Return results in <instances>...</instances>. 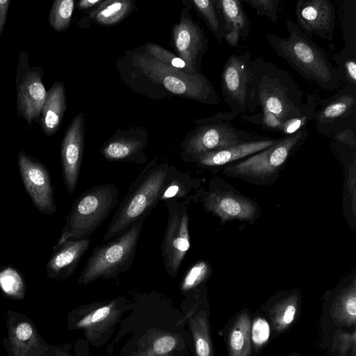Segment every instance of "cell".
I'll list each match as a JSON object with an SVG mask.
<instances>
[{
  "label": "cell",
  "instance_id": "cb8c5ba5",
  "mask_svg": "<svg viewBox=\"0 0 356 356\" xmlns=\"http://www.w3.org/2000/svg\"><path fill=\"white\" fill-rule=\"evenodd\" d=\"M199 186L197 179L170 165L161 196V201L175 199L184 200L189 202L194 197L192 192H196Z\"/></svg>",
  "mask_w": 356,
  "mask_h": 356
},
{
  "label": "cell",
  "instance_id": "d590c367",
  "mask_svg": "<svg viewBox=\"0 0 356 356\" xmlns=\"http://www.w3.org/2000/svg\"><path fill=\"white\" fill-rule=\"evenodd\" d=\"M211 268L205 260L201 259L194 263L184 275L179 288L182 293L195 289L210 276Z\"/></svg>",
  "mask_w": 356,
  "mask_h": 356
},
{
  "label": "cell",
  "instance_id": "5b68a950",
  "mask_svg": "<svg viewBox=\"0 0 356 356\" xmlns=\"http://www.w3.org/2000/svg\"><path fill=\"white\" fill-rule=\"evenodd\" d=\"M145 218L138 219L119 235L95 247L80 273L78 284L87 285L99 278H115L126 272L134 259Z\"/></svg>",
  "mask_w": 356,
  "mask_h": 356
},
{
  "label": "cell",
  "instance_id": "836d02e7",
  "mask_svg": "<svg viewBox=\"0 0 356 356\" xmlns=\"http://www.w3.org/2000/svg\"><path fill=\"white\" fill-rule=\"evenodd\" d=\"M0 289L11 298L22 299L24 298V282L17 269L8 266L0 270Z\"/></svg>",
  "mask_w": 356,
  "mask_h": 356
},
{
  "label": "cell",
  "instance_id": "c3c4849f",
  "mask_svg": "<svg viewBox=\"0 0 356 356\" xmlns=\"http://www.w3.org/2000/svg\"><path fill=\"white\" fill-rule=\"evenodd\" d=\"M51 355V356H72L68 353H67L64 350H58V349H55L54 350H53Z\"/></svg>",
  "mask_w": 356,
  "mask_h": 356
},
{
  "label": "cell",
  "instance_id": "7dc6e473",
  "mask_svg": "<svg viewBox=\"0 0 356 356\" xmlns=\"http://www.w3.org/2000/svg\"><path fill=\"white\" fill-rule=\"evenodd\" d=\"M102 2L101 0H81L78 2V8L81 10L96 8Z\"/></svg>",
  "mask_w": 356,
  "mask_h": 356
},
{
  "label": "cell",
  "instance_id": "4fadbf2b",
  "mask_svg": "<svg viewBox=\"0 0 356 356\" xmlns=\"http://www.w3.org/2000/svg\"><path fill=\"white\" fill-rule=\"evenodd\" d=\"M298 28L308 37L318 35L332 41L334 30L336 11L328 0H300L295 9Z\"/></svg>",
  "mask_w": 356,
  "mask_h": 356
},
{
  "label": "cell",
  "instance_id": "277c9868",
  "mask_svg": "<svg viewBox=\"0 0 356 356\" xmlns=\"http://www.w3.org/2000/svg\"><path fill=\"white\" fill-rule=\"evenodd\" d=\"M118 189L113 184L89 188L74 201L60 238L53 249L67 241L90 238L116 207Z\"/></svg>",
  "mask_w": 356,
  "mask_h": 356
},
{
  "label": "cell",
  "instance_id": "5bb4252c",
  "mask_svg": "<svg viewBox=\"0 0 356 356\" xmlns=\"http://www.w3.org/2000/svg\"><path fill=\"white\" fill-rule=\"evenodd\" d=\"M201 201L204 209L217 216L221 222L232 220H254L257 207L249 198L238 193L220 191L210 187L202 193Z\"/></svg>",
  "mask_w": 356,
  "mask_h": 356
},
{
  "label": "cell",
  "instance_id": "484cf974",
  "mask_svg": "<svg viewBox=\"0 0 356 356\" xmlns=\"http://www.w3.org/2000/svg\"><path fill=\"white\" fill-rule=\"evenodd\" d=\"M332 317L339 324L353 325L356 321V277L353 278L334 300Z\"/></svg>",
  "mask_w": 356,
  "mask_h": 356
},
{
  "label": "cell",
  "instance_id": "bcb514c9",
  "mask_svg": "<svg viewBox=\"0 0 356 356\" xmlns=\"http://www.w3.org/2000/svg\"><path fill=\"white\" fill-rule=\"evenodd\" d=\"M10 0H0V38L6 24Z\"/></svg>",
  "mask_w": 356,
  "mask_h": 356
},
{
  "label": "cell",
  "instance_id": "f35d334b",
  "mask_svg": "<svg viewBox=\"0 0 356 356\" xmlns=\"http://www.w3.org/2000/svg\"><path fill=\"white\" fill-rule=\"evenodd\" d=\"M258 15L268 17L272 22L276 23L280 0H245Z\"/></svg>",
  "mask_w": 356,
  "mask_h": 356
},
{
  "label": "cell",
  "instance_id": "4dcf8cb0",
  "mask_svg": "<svg viewBox=\"0 0 356 356\" xmlns=\"http://www.w3.org/2000/svg\"><path fill=\"white\" fill-rule=\"evenodd\" d=\"M332 57L344 87L356 91V47L345 45Z\"/></svg>",
  "mask_w": 356,
  "mask_h": 356
},
{
  "label": "cell",
  "instance_id": "3957f363",
  "mask_svg": "<svg viewBox=\"0 0 356 356\" xmlns=\"http://www.w3.org/2000/svg\"><path fill=\"white\" fill-rule=\"evenodd\" d=\"M167 163L151 161L130 186L115 211L102 239L105 243L128 229L134 222L146 218L161 201L170 168Z\"/></svg>",
  "mask_w": 356,
  "mask_h": 356
},
{
  "label": "cell",
  "instance_id": "ffe728a7",
  "mask_svg": "<svg viewBox=\"0 0 356 356\" xmlns=\"http://www.w3.org/2000/svg\"><path fill=\"white\" fill-rule=\"evenodd\" d=\"M279 139L261 138L222 149L200 154L188 161L203 167L220 166L257 153L273 145Z\"/></svg>",
  "mask_w": 356,
  "mask_h": 356
},
{
  "label": "cell",
  "instance_id": "7402d4cb",
  "mask_svg": "<svg viewBox=\"0 0 356 356\" xmlns=\"http://www.w3.org/2000/svg\"><path fill=\"white\" fill-rule=\"evenodd\" d=\"M13 356H40L44 349L32 323L22 320L8 323Z\"/></svg>",
  "mask_w": 356,
  "mask_h": 356
},
{
  "label": "cell",
  "instance_id": "60d3db41",
  "mask_svg": "<svg viewBox=\"0 0 356 356\" xmlns=\"http://www.w3.org/2000/svg\"><path fill=\"white\" fill-rule=\"evenodd\" d=\"M270 335V327L268 323L264 319L258 318L254 320L250 330V336L254 343L257 346H261L266 343Z\"/></svg>",
  "mask_w": 356,
  "mask_h": 356
},
{
  "label": "cell",
  "instance_id": "83f0119b",
  "mask_svg": "<svg viewBox=\"0 0 356 356\" xmlns=\"http://www.w3.org/2000/svg\"><path fill=\"white\" fill-rule=\"evenodd\" d=\"M250 321L247 313L236 320L229 336V356H249L251 348Z\"/></svg>",
  "mask_w": 356,
  "mask_h": 356
},
{
  "label": "cell",
  "instance_id": "ab89813d",
  "mask_svg": "<svg viewBox=\"0 0 356 356\" xmlns=\"http://www.w3.org/2000/svg\"><path fill=\"white\" fill-rule=\"evenodd\" d=\"M241 118L250 123L262 125L268 129L276 131H280L282 124V121L277 115L264 109L252 116L242 115Z\"/></svg>",
  "mask_w": 356,
  "mask_h": 356
},
{
  "label": "cell",
  "instance_id": "30bf717a",
  "mask_svg": "<svg viewBox=\"0 0 356 356\" xmlns=\"http://www.w3.org/2000/svg\"><path fill=\"white\" fill-rule=\"evenodd\" d=\"M124 301L118 298L81 306L70 313L68 327L83 330L86 339L97 346L120 321Z\"/></svg>",
  "mask_w": 356,
  "mask_h": 356
},
{
  "label": "cell",
  "instance_id": "7c38bea8",
  "mask_svg": "<svg viewBox=\"0 0 356 356\" xmlns=\"http://www.w3.org/2000/svg\"><path fill=\"white\" fill-rule=\"evenodd\" d=\"M17 164L24 188L35 207L43 214H54L57 206L51 177L45 165L22 150L18 153Z\"/></svg>",
  "mask_w": 356,
  "mask_h": 356
},
{
  "label": "cell",
  "instance_id": "d6a6232c",
  "mask_svg": "<svg viewBox=\"0 0 356 356\" xmlns=\"http://www.w3.org/2000/svg\"><path fill=\"white\" fill-rule=\"evenodd\" d=\"M191 3L217 40L221 42L225 35V26L216 8V1L193 0Z\"/></svg>",
  "mask_w": 356,
  "mask_h": 356
},
{
  "label": "cell",
  "instance_id": "9a60e30c",
  "mask_svg": "<svg viewBox=\"0 0 356 356\" xmlns=\"http://www.w3.org/2000/svg\"><path fill=\"white\" fill-rule=\"evenodd\" d=\"M84 147V119L79 113L72 120L63 138L60 148L62 172L65 185L72 195L76 187L82 163Z\"/></svg>",
  "mask_w": 356,
  "mask_h": 356
},
{
  "label": "cell",
  "instance_id": "8992f818",
  "mask_svg": "<svg viewBox=\"0 0 356 356\" xmlns=\"http://www.w3.org/2000/svg\"><path fill=\"white\" fill-rule=\"evenodd\" d=\"M134 63L149 79L161 83L170 92L193 100L216 105L219 97L210 81L202 74H189L165 65L146 54L134 57Z\"/></svg>",
  "mask_w": 356,
  "mask_h": 356
},
{
  "label": "cell",
  "instance_id": "4316f807",
  "mask_svg": "<svg viewBox=\"0 0 356 356\" xmlns=\"http://www.w3.org/2000/svg\"><path fill=\"white\" fill-rule=\"evenodd\" d=\"M134 3L128 0L105 1L90 13V19L98 24L109 26L122 20L132 10Z\"/></svg>",
  "mask_w": 356,
  "mask_h": 356
},
{
  "label": "cell",
  "instance_id": "b9f144b4",
  "mask_svg": "<svg viewBox=\"0 0 356 356\" xmlns=\"http://www.w3.org/2000/svg\"><path fill=\"white\" fill-rule=\"evenodd\" d=\"M336 340L340 355L346 356L350 348L355 345V331L353 334L339 331Z\"/></svg>",
  "mask_w": 356,
  "mask_h": 356
},
{
  "label": "cell",
  "instance_id": "6da1fadb",
  "mask_svg": "<svg viewBox=\"0 0 356 356\" xmlns=\"http://www.w3.org/2000/svg\"><path fill=\"white\" fill-rule=\"evenodd\" d=\"M287 38L266 34L270 47L305 79L321 89L332 90L340 86L338 71L327 54L290 19H286Z\"/></svg>",
  "mask_w": 356,
  "mask_h": 356
},
{
  "label": "cell",
  "instance_id": "f546056e",
  "mask_svg": "<svg viewBox=\"0 0 356 356\" xmlns=\"http://www.w3.org/2000/svg\"><path fill=\"white\" fill-rule=\"evenodd\" d=\"M180 343L178 335L163 332L153 334L133 356H168Z\"/></svg>",
  "mask_w": 356,
  "mask_h": 356
},
{
  "label": "cell",
  "instance_id": "e575fe53",
  "mask_svg": "<svg viewBox=\"0 0 356 356\" xmlns=\"http://www.w3.org/2000/svg\"><path fill=\"white\" fill-rule=\"evenodd\" d=\"M74 9L73 0L54 1L49 14L50 26L58 32L66 30L70 26Z\"/></svg>",
  "mask_w": 356,
  "mask_h": 356
},
{
  "label": "cell",
  "instance_id": "2e32d148",
  "mask_svg": "<svg viewBox=\"0 0 356 356\" xmlns=\"http://www.w3.org/2000/svg\"><path fill=\"white\" fill-rule=\"evenodd\" d=\"M179 22L172 29V39L179 57L198 73V63L207 49V40L198 24L184 10Z\"/></svg>",
  "mask_w": 356,
  "mask_h": 356
},
{
  "label": "cell",
  "instance_id": "ee69618b",
  "mask_svg": "<svg viewBox=\"0 0 356 356\" xmlns=\"http://www.w3.org/2000/svg\"><path fill=\"white\" fill-rule=\"evenodd\" d=\"M355 166H356L355 158H354L353 163L349 169V172H348L349 175H348V182H347L348 189V191L350 193V195L352 197V211H353V215L354 216H355V193H356V189H355V187H356V186H355V182H356L355 171H356V169H355Z\"/></svg>",
  "mask_w": 356,
  "mask_h": 356
},
{
  "label": "cell",
  "instance_id": "d6986e66",
  "mask_svg": "<svg viewBox=\"0 0 356 356\" xmlns=\"http://www.w3.org/2000/svg\"><path fill=\"white\" fill-rule=\"evenodd\" d=\"M90 241V238L70 240L53 249L46 265L47 277L65 280L71 276L88 250Z\"/></svg>",
  "mask_w": 356,
  "mask_h": 356
},
{
  "label": "cell",
  "instance_id": "9c48e42d",
  "mask_svg": "<svg viewBox=\"0 0 356 356\" xmlns=\"http://www.w3.org/2000/svg\"><path fill=\"white\" fill-rule=\"evenodd\" d=\"M188 203L184 200L165 201L168 220L161 245V254L165 270L172 277H176L190 248Z\"/></svg>",
  "mask_w": 356,
  "mask_h": 356
},
{
  "label": "cell",
  "instance_id": "8fae6325",
  "mask_svg": "<svg viewBox=\"0 0 356 356\" xmlns=\"http://www.w3.org/2000/svg\"><path fill=\"white\" fill-rule=\"evenodd\" d=\"M262 137L238 129L229 122L200 124L181 145L186 161L200 154L227 148Z\"/></svg>",
  "mask_w": 356,
  "mask_h": 356
},
{
  "label": "cell",
  "instance_id": "7bdbcfd3",
  "mask_svg": "<svg viewBox=\"0 0 356 356\" xmlns=\"http://www.w3.org/2000/svg\"><path fill=\"white\" fill-rule=\"evenodd\" d=\"M239 115V113L234 112L233 111L230 112H220L218 113L212 117H209L207 118L202 119L197 121V123L199 124H208V123H221V122H227L230 120L236 118Z\"/></svg>",
  "mask_w": 356,
  "mask_h": 356
},
{
  "label": "cell",
  "instance_id": "f6af8a7d",
  "mask_svg": "<svg viewBox=\"0 0 356 356\" xmlns=\"http://www.w3.org/2000/svg\"><path fill=\"white\" fill-rule=\"evenodd\" d=\"M336 139L344 144L355 145L356 140L354 133L350 129H343L336 135Z\"/></svg>",
  "mask_w": 356,
  "mask_h": 356
},
{
  "label": "cell",
  "instance_id": "44dd1931",
  "mask_svg": "<svg viewBox=\"0 0 356 356\" xmlns=\"http://www.w3.org/2000/svg\"><path fill=\"white\" fill-rule=\"evenodd\" d=\"M146 143L145 138L134 135L119 136L107 141L100 152L108 161L143 163L146 161L143 154Z\"/></svg>",
  "mask_w": 356,
  "mask_h": 356
},
{
  "label": "cell",
  "instance_id": "ba28073f",
  "mask_svg": "<svg viewBox=\"0 0 356 356\" xmlns=\"http://www.w3.org/2000/svg\"><path fill=\"white\" fill-rule=\"evenodd\" d=\"M251 55L248 51L229 56L221 74V90L225 102L232 111L245 113L257 111L258 104L254 92L251 71Z\"/></svg>",
  "mask_w": 356,
  "mask_h": 356
},
{
  "label": "cell",
  "instance_id": "74e56055",
  "mask_svg": "<svg viewBox=\"0 0 356 356\" xmlns=\"http://www.w3.org/2000/svg\"><path fill=\"white\" fill-rule=\"evenodd\" d=\"M147 52L151 58L165 65L189 74H196L184 60L158 44H147Z\"/></svg>",
  "mask_w": 356,
  "mask_h": 356
},
{
  "label": "cell",
  "instance_id": "e0dca14e",
  "mask_svg": "<svg viewBox=\"0 0 356 356\" xmlns=\"http://www.w3.org/2000/svg\"><path fill=\"white\" fill-rule=\"evenodd\" d=\"M321 103V107L316 111L314 120L317 129L327 134L355 113L356 91L344 87L334 96L322 100Z\"/></svg>",
  "mask_w": 356,
  "mask_h": 356
},
{
  "label": "cell",
  "instance_id": "f1b7e54d",
  "mask_svg": "<svg viewBox=\"0 0 356 356\" xmlns=\"http://www.w3.org/2000/svg\"><path fill=\"white\" fill-rule=\"evenodd\" d=\"M195 356H214L207 313L201 311L189 318Z\"/></svg>",
  "mask_w": 356,
  "mask_h": 356
},
{
  "label": "cell",
  "instance_id": "d4e9b609",
  "mask_svg": "<svg viewBox=\"0 0 356 356\" xmlns=\"http://www.w3.org/2000/svg\"><path fill=\"white\" fill-rule=\"evenodd\" d=\"M216 8L224 22L225 33L237 31L245 40L250 33V22L245 13L241 1L215 0Z\"/></svg>",
  "mask_w": 356,
  "mask_h": 356
},
{
  "label": "cell",
  "instance_id": "603a6c76",
  "mask_svg": "<svg viewBox=\"0 0 356 356\" xmlns=\"http://www.w3.org/2000/svg\"><path fill=\"white\" fill-rule=\"evenodd\" d=\"M66 108L64 83L56 81L47 92L40 115V125L47 136H54L59 129Z\"/></svg>",
  "mask_w": 356,
  "mask_h": 356
},
{
  "label": "cell",
  "instance_id": "52a82bcc",
  "mask_svg": "<svg viewBox=\"0 0 356 356\" xmlns=\"http://www.w3.org/2000/svg\"><path fill=\"white\" fill-rule=\"evenodd\" d=\"M307 135V129L304 127L293 134L279 138L273 145L246 159L226 167L224 171L229 176L255 179L267 178L280 169Z\"/></svg>",
  "mask_w": 356,
  "mask_h": 356
},
{
  "label": "cell",
  "instance_id": "ac0fdd59",
  "mask_svg": "<svg viewBox=\"0 0 356 356\" xmlns=\"http://www.w3.org/2000/svg\"><path fill=\"white\" fill-rule=\"evenodd\" d=\"M47 92L38 72L25 74L17 88V104L19 114L28 124L40 117Z\"/></svg>",
  "mask_w": 356,
  "mask_h": 356
},
{
  "label": "cell",
  "instance_id": "7a4b0ae2",
  "mask_svg": "<svg viewBox=\"0 0 356 356\" xmlns=\"http://www.w3.org/2000/svg\"><path fill=\"white\" fill-rule=\"evenodd\" d=\"M254 92L258 106L277 115L282 122L302 115L307 104L286 71L261 56L251 61Z\"/></svg>",
  "mask_w": 356,
  "mask_h": 356
},
{
  "label": "cell",
  "instance_id": "1f68e13d",
  "mask_svg": "<svg viewBox=\"0 0 356 356\" xmlns=\"http://www.w3.org/2000/svg\"><path fill=\"white\" fill-rule=\"evenodd\" d=\"M299 296L293 292L277 302L270 310L269 314L274 327L282 331L288 327L295 319Z\"/></svg>",
  "mask_w": 356,
  "mask_h": 356
},
{
  "label": "cell",
  "instance_id": "8d00e7d4",
  "mask_svg": "<svg viewBox=\"0 0 356 356\" xmlns=\"http://www.w3.org/2000/svg\"><path fill=\"white\" fill-rule=\"evenodd\" d=\"M307 106L305 113L298 117L291 118L282 122L280 132L289 136L305 127L309 121L314 120L317 109L318 99L313 94L307 96Z\"/></svg>",
  "mask_w": 356,
  "mask_h": 356
}]
</instances>
